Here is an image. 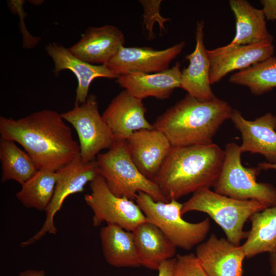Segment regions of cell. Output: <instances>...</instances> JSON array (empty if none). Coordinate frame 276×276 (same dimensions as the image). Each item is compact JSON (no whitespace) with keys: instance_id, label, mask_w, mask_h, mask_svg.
<instances>
[{"instance_id":"6da1fadb","label":"cell","mask_w":276,"mask_h":276,"mask_svg":"<svg viewBox=\"0 0 276 276\" xmlns=\"http://www.w3.org/2000/svg\"><path fill=\"white\" fill-rule=\"evenodd\" d=\"M1 137L19 144L38 170L57 171L79 154L61 113L43 109L18 119L0 117Z\"/></svg>"},{"instance_id":"7a4b0ae2","label":"cell","mask_w":276,"mask_h":276,"mask_svg":"<svg viewBox=\"0 0 276 276\" xmlns=\"http://www.w3.org/2000/svg\"><path fill=\"white\" fill-rule=\"evenodd\" d=\"M225 152L218 145L173 147L152 181L166 199L176 200L214 186L220 174Z\"/></svg>"},{"instance_id":"3957f363","label":"cell","mask_w":276,"mask_h":276,"mask_svg":"<svg viewBox=\"0 0 276 276\" xmlns=\"http://www.w3.org/2000/svg\"><path fill=\"white\" fill-rule=\"evenodd\" d=\"M233 109L217 97L199 101L189 94L159 116L153 124L162 132L173 147L213 143L217 131Z\"/></svg>"},{"instance_id":"277c9868","label":"cell","mask_w":276,"mask_h":276,"mask_svg":"<svg viewBox=\"0 0 276 276\" xmlns=\"http://www.w3.org/2000/svg\"><path fill=\"white\" fill-rule=\"evenodd\" d=\"M266 208L254 200H239L204 188L193 193L183 203L181 214L191 211L206 213L221 227L229 242L240 246L241 241L248 235V232L243 230L245 222Z\"/></svg>"},{"instance_id":"5b68a950","label":"cell","mask_w":276,"mask_h":276,"mask_svg":"<svg viewBox=\"0 0 276 276\" xmlns=\"http://www.w3.org/2000/svg\"><path fill=\"white\" fill-rule=\"evenodd\" d=\"M98 173L116 196L135 201L139 192L154 200L168 202L158 186L143 175L131 160L125 141H115L112 146L96 158Z\"/></svg>"},{"instance_id":"8992f818","label":"cell","mask_w":276,"mask_h":276,"mask_svg":"<svg viewBox=\"0 0 276 276\" xmlns=\"http://www.w3.org/2000/svg\"><path fill=\"white\" fill-rule=\"evenodd\" d=\"M224 150V162L213 186L214 191L239 200H254L267 208L275 206L276 188L270 183L257 181L261 170L258 167L246 168L243 166L240 146L228 143Z\"/></svg>"},{"instance_id":"52a82bcc","label":"cell","mask_w":276,"mask_h":276,"mask_svg":"<svg viewBox=\"0 0 276 276\" xmlns=\"http://www.w3.org/2000/svg\"><path fill=\"white\" fill-rule=\"evenodd\" d=\"M135 202L147 220L156 225L176 247L190 250L202 243L210 231L209 218L197 223L183 219V203L176 200L156 201L147 194L139 192Z\"/></svg>"},{"instance_id":"ba28073f","label":"cell","mask_w":276,"mask_h":276,"mask_svg":"<svg viewBox=\"0 0 276 276\" xmlns=\"http://www.w3.org/2000/svg\"><path fill=\"white\" fill-rule=\"evenodd\" d=\"M62 119L76 130L79 154L84 163L96 159L103 149H109L115 139L109 127L99 111L97 97L89 95L86 101L61 113Z\"/></svg>"},{"instance_id":"9c48e42d","label":"cell","mask_w":276,"mask_h":276,"mask_svg":"<svg viewBox=\"0 0 276 276\" xmlns=\"http://www.w3.org/2000/svg\"><path fill=\"white\" fill-rule=\"evenodd\" d=\"M89 186L91 192L85 194L84 200L94 212V226L106 222L132 232L147 220L135 201L114 195L99 174L89 182Z\"/></svg>"},{"instance_id":"30bf717a","label":"cell","mask_w":276,"mask_h":276,"mask_svg":"<svg viewBox=\"0 0 276 276\" xmlns=\"http://www.w3.org/2000/svg\"><path fill=\"white\" fill-rule=\"evenodd\" d=\"M56 173L55 189L52 200L45 211V221L38 232L21 243V247L34 243L47 234L56 235L57 229L54 222V217L61 208L65 198L72 194L82 192L85 185L99 175L96 159L84 163L80 154L58 169Z\"/></svg>"},{"instance_id":"8fae6325","label":"cell","mask_w":276,"mask_h":276,"mask_svg":"<svg viewBox=\"0 0 276 276\" xmlns=\"http://www.w3.org/2000/svg\"><path fill=\"white\" fill-rule=\"evenodd\" d=\"M181 41L167 49L156 50L150 47H125L106 63L118 76L135 73L152 74L169 68L170 63L181 52Z\"/></svg>"},{"instance_id":"7c38bea8","label":"cell","mask_w":276,"mask_h":276,"mask_svg":"<svg viewBox=\"0 0 276 276\" xmlns=\"http://www.w3.org/2000/svg\"><path fill=\"white\" fill-rule=\"evenodd\" d=\"M125 143L133 163L143 175L152 181L172 148L166 136L155 128L135 131L126 139Z\"/></svg>"},{"instance_id":"4fadbf2b","label":"cell","mask_w":276,"mask_h":276,"mask_svg":"<svg viewBox=\"0 0 276 276\" xmlns=\"http://www.w3.org/2000/svg\"><path fill=\"white\" fill-rule=\"evenodd\" d=\"M272 43L261 42L228 47L226 45L207 50L211 62L210 83L219 81L227 74L243 70L272 56Z\"/></svg>"},{"instance_id":"5bb4252c","label":"cell","mask_w":276,"mask_h":276,"mask_svg":"<svg viewBox=\"0 0 276 276\" xmlns=\"http://www.w3.org/2000/svg\"><path fill=\"white\" fill-rule=\"evenodd\" d=\"M145 108L142 100L126 90L111 100L102 114L116 141H125L133 132L154 128L146 119Z\"/></svg>"},{"instance_id":"9a60e30c","label":"cell","mask_w":276,"mask_h":276,"mask_svg":"<svg viewBox=\"0 0 276 276\" xmlns=\"http://www.w3.org/2000/svg\"><path fill=\"white\" fill-rule=\"evenodd\" d=\"M195 255L208 276H243L245 254L226 239L212 234L197 245Z\"/></svg>"},{"instance_id":"2e32d148","label":"cell","mask_w":276,"mask_h":276,"mask_svg":"<svg viewBox=\"0 0 276 276\" xmlns=\"http://www.w3.org/2000/svg\"><path fill=\"white\" fill-rule=\"evenodd\" d=\"M45 49L54 62L53 72L56 75H58L63 70H67L76 76L78 85L75 105H81L86 101L89 95L90 85L95 79L99 77L117 79L119 77L106 64H93L86 62L75 57L68 48L59 43H49Z\"/></svg>"},{"instance_id":"e0dca14e","label":"cell","mask_w":276,"mask_h":276,"mask_svg":"<svg viewBox=\"0 0 276 276\" xmlns=\"http://www.w3.org/2000/svg\"><path fill=\"white\" fill-rule=\"evenodd\" d=\"M241 133L242 153L249 152L263 155L269 163L276 162V116L267 113L249 121L233 109L231 119Z\"/></svg>"},{"instance_id":"ac0fdd59","label":"cell","mask_w":276,"mask_h":276,"mask_svg":"<svg viewBox=\"0 0 276 276\" xmlns=\"http://www.w3.org/2000/svg\"><path fill=\"white\" fill-rule=\"evenodd\" d=\"M125 37L112 25L87 28L80 40L68 48L78 58L93 64L107 63L124 46Z\"/></svg>"},{"instance_id":"d6986e66","label":"cell","mask_w":276,"mask_h":276,"mask_svg":"<svg viewBox=\"0 0 276 276\" xmlns=\"http://www.w3.org/2000/svg\"><path fill=\"white\" fill-rule=\"evenodd\" d=\"M203 29L204 21L197 22L196 46L193 52L186 57L189 64L181 71L180 88L199 101L206 102L216 97L211 87V62L204 43Z\"/></svg>"},{"instance_id":"ffe728a7","label":"cell","mask_w":276,"mask_h":276,"mask_svg":"<svg viewBox=\"0 0 276 276\" xmlns=\"http://www.w3.org/2000/svg\"><path fill=\"white\" fill-rule=\"evenodd\" d=\"M180 64L176 62L172 67L162 72L121 75L117 81L120 86L140 100L148 97L164 100L168 98L175 88H180Z\"/></svg>"},{"instance_id":"44dd1931","label":"cell","mask_w":276,"mask_h":276,"mask_svg":"<svg viewBox=\"0 0 276 276\" xmlns=\"http://www.w3.org/2000/svg\"><path fill=\"white\" fill-rule=\"evenodd\" d=\"M131 232L141 266L158 270L163 262L175 255L176 247L152 222H143Z\"/></svg>"},{"instance_id":"7402d4cb","label":"cell","mask_w":276,"mask_h":276,"mask_svg":"<svg viewBox=\"0 0 276 276\" xmlns=\"http://www.w3.org/2000/svg\"><path fill=\"white\" fill-rule=\"evenodd\" d=\"M229 4L235 17L236 34L227 47L261 42L272 43L273 36L267 30L262 9L255 8L245 0H231Z\"/></svg>"},{"instance_id":"603a6c76","label":"cell","mask_w":276,"mask_h":276,"mask_svg":"<svg viewBox=\"0 0 276 276\" xmlns=\"http://www.w3.org/2000/svg\"><path fill=\"white\" fill-rule=\"evenodd\" d=\"M99 235L104 258L109 265L116 267L141 266L131 232L107 223L101 228Z\"/></svg>"},{"instance_id":"cb8c5ba5","label":"cell","mask_w":276,"mask_h":276,"mask_svg":"<svg viewBox=\"0 0 276 276\" xmlns=\"http://www.w3.org/2000/svg\"><path fill=\"white\" fill-rule=\"evenodd\" d=\"M249 219L251 228L241 245L246 258L264 252L276 254V205L255 213Z\"/></svg>"},{"instance_id":"d4e9b609","label":"cell","mask_w":276,"mask_h":276,"mask_svg":"<svg viewBox=\"0 0 276 276\" xmlns=\"http://www.w3.org/2000/svg\"><path fill=\"white\" fill-rule=\"evenodd\" d=\"M15 143L1 137V182L13 180L22 185L38 170L29 155Z\"/></svg>"},{"instance_id":"484cf974","label":"cell","mask_w":276,"mask_h":276,"mask_svg":"<svg viewBox=\"0 0 276 276\" xmlns=\"http://www.w3.org/2000/svg\"><path fill=\"white\" fill-rule=\"evenodd\" d=\"M57 179L56 171L38 170L21 185L16 197L26 208L45 211L54 195Z\"/></svg>"},{"instance_id":"4316f807","label":"cell","mask_w":276,"mask_h":276,"mask_svg":"<svg viewBox=\"0 0 276 276\" xmlns=\"http://www.w3.org/2000/svg\"><path fill=\"white\" fill-rule=\"evenodd\" d=\"M229 81L247 87L255 95H261L276 87V58L271 56L232 75Z\"/></svg>"},{"instance_id":"83f0119b","label":"cell","mask_w":276,"mask_h":276,"mask_svg":"<svg viewBox=\"0 0 276 276\" xmlns=\"http://www.w3.org/2000/svg\"><path fill=\"white\" fill-rule=\"evenodd\" d=\"M144 9L143 23L148 32L149 38H153V26L155 22L158 23L160 31L165 30L164 24L169 18L164 17L160 14L161 0H142L139 1Z\"/></svg>"},{"instance_id":"f1b7e54d","label":"cell","mask_w":276,"mask_h":276,"mask_svg":"<svg viewBox=\"0 0 276 276\" xmlns=\"http://www.w3.org/2000/svg\"><path fill=\"white\" fill-rule=\"evenodd\" d=\"M173 276H208L194 254L177 255Z\"/></svg>"},{"instance_id":"f546056e","label":"cell","mask_w":276,"mask_h":276,"mask_svg":"<svg viewBox=\"0 0 276 276\" xmlns=\"http://www.w3.org/2000/svg\"><path fill=\"white\" fill-rule=\"evenodd\" d=\"M262 9L265 18L269 20H276V0H262Z\"/></svg>"},{"instance_id":"4dcf8cb0","label":"cell","mask_w":276,"mask_h":276,"mask_svg":"<svg viewBox=\"0 0 276 276\" xmlns=\"http://www.w3.org/2000/svg\"><path fill=\"white\" fill-rule=\"evenodd\" d=\"M176 258L163 262L158 268V276H173Z\"/></svg>"},{"instance_id":"1f68e13d","label":"cell","mask_w":276,"mask_h":276,"mask_svg":"<svg viewBox=\"0 0 276 276\" xmlns=\"http://www.w3.org/2000/svg\"><path fill=\"white\" fill-rule=\"evenodd\" d=\"M45 273L43 270L27 269L20 272L18 276H44Z\"/></svg>"},{"instance_id":"d6a6232c","label":"cell","mask_w":276,"mask_h":276,"mask_svg":"<svg viewBox=\"0 0 276 276\" xmlns=\"http://www.w3.org/2000/svg\"><path fill=\"white\" fill-rule=\"evenodd\" d=\"M269 263L272 274L276 276V254H270Z\"/></svg>"},{"instance_id":"836d02e7","label":"cell","mask_w":276,"mask_h":276,"mask_svg":"<svg viewBox=\"0 0 276 276\" xmlns=\"http://www.w3.org/2000/svg\"><path fill=\"white\" fill-rule=\"evenodd\" d=\"M258 167L261 170H267L269 169L276 170V162L269 163L268 162L260 163L258 164Z\"/></svg>"}]
</instances>
